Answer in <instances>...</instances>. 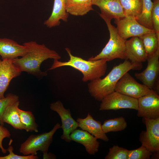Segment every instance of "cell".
<instances>
[{
  "label": "cell",
  "mask_w": 159,
  "mask_h": 159,
  "mask_svg": "<svg viewBox=\"0 0 159 159\" xmlns=\"http://www.w3.org/2000/svg\"><path fill=\"white\" fill-rule=\"evenodd\" d=\"M60 128H61L60 124L57 122L49 132L31 135L21 145L19 152L26 155H37V152L40 151L43 153V158L45 159L49 146L52 142L53 136Z\"/></svg>",
  "instance_id": "obj_5"
},
{
  "label": "cell",
  "mask_w": 159,
  "mask_h": 159,
  "mask_svg": "<svg viewBox=\"0 0 159 159\" xmlns=\"http://www.w3.org/2000/svg\"><path fill=\"white\" fill-rule=\"evenodd\" d=\"M138 100V117L149 119L159 118V95L156 92L153 90Z\"/></svg>",
  "instance_id": "obj_11"
},
{
  "label": "cell",
  "mask_w": 159,
  "mask_h": 159,
  "mask_svg": "<svg viewBox=\"0 0 159 159\" xmlns=\"http://www.w3.org/2000/svg\"><path fill=\"white\" fill-rule=\"evenodd\" d=\"M153 153L143 145L139 148L129 150L128 159H149Z\"/></svg>",
  "instance_id": "obj_28"
},
{
  "label": "cell",
  "mask_w": 159,
  "mask_h": 159,
  "mask_svg": "<svg viewBox=\"0 0 159 159\" xmlns=\"http://www.w3.org/2000/svg\"><path fill=\"white\" fill-rule=\"evenodd\" d=\"M9 152V154L4 156H0V159H38V157L37 155H19L15 154L13 152L14 148L10 144L6 149Z\"/></svg>",
  "instance_id": "obj_31"
},
{
  "label": "cell",
  "mask_w": 159,
  "mask_h": 159,
  "mask_svg": "<svg viewBox=\"0 0 159 159\" xmlns=\"http://www.w3.org/2000/svg\"><path fill=\"white\" fill-rule=\"evenodd\" d=\"M127 123L124 117H120L104 121L102 127L106 134L110 132H116L124 130Z\"/></svg>",
  "instance_id": "obj_25"
},
{
  "label": "cell",
  "mask_w": 159,
  "mask_h": 159,
  "mask_svg": "<svg viewBox=\"0 0 159 159\" xmlns=\"http://www.w3.org/2000/svg\"><path fill=\"white\" fill-rule=\"evenodd\" d=\"M153 91L138 83L128 72L119 80L115 89V91L137 99L150 94Z\"/></svg>",
  "instance_id": "obj_7"
},
{
  "label": "cell",
  "mask_w": 159,
  "mask_h": 159,
  "mask_svg": "<svg viewBox=\"0 0 159 159\" xmlns=\"http://www.w3.org/2000/svg\"><path fill=\"white\" fill-rule=\"evenodd\" d=\"M153 30L159 36V0H154L151 13Z\"/></svg>",
  "instance_id": "obj_30"
},
{
  "label": "cell",
  "mask_w": 159,
  "mask_h": 159,
  "mask_svg": "<svg viewBox=\"0 0 159 159\" xmlns=\"http://www.w3.org/2000/svg\"><path fill=\"white\" fill-rule=\"evenodd\" d=\"M50 109L57 112L60 117L62 122L61 128L63 130L61 138L67 142H70L71 140L70 135L79 127L78 123L72 117L69 109L65 108L60 100L51 103Z\"/></svg>",
  "instance_id": "obj_10"
},
{
  "label": "cell",
  "mask_w": 159,
  "mask_h": 159,
  "mask_svg": "<svg viewBox=\"0 0 159 159\" xmlns=\"http://www.w3.org/2000/svg\"><path fill=\"white\" fill-rule=\"evenodd\" d=\"M26 47L13 40L6 38H0V56L2 60H13L22 57L27 53Z\"/></svg>",
  "instance_id": "obj_16"
},
{
  "label": "cell",
  "mask_w": 159,
  "mask_h": 159,
  "mask_svg": "<svg viewBox=\"0 0 159 159\" xmlns=\"http://www.w3.org/2000/svg\"><path fill=\"white\" fill-rule=\"evenodd\" d=\"M21 72L12 60L0 59V99L5 97L4 92L11 80L20 75Z\"/></svg>",
  "instance_id": "obj_13"
},
{
  "label": "cell",
  "mask_w": 159,
  "mask_h": 159,
  "mask_svg": "<svg viewBox=\"0 0 159 159\" xmlns=\"http://www.w3.org/2000/svg\"><path fill=\"white\" fill-rule=\"evenodd\" d=\"M142 67V63H133L125 59L114 67L103 78L90 81L88 84L89 92L95 100L101 101L105 97L115 91L116 84L125 73L131 70H140Z\"/></svg>",
  "instance_id": "obj_2"
},
{
  "label": "cell",
  "mask_w": 159,
  "mask_h": 159,
  "mask_svg": "<svg viewBox=\"0 0 159 159\" xmlns=\"http://www.w3.org/2000/svg\"><path fill=\"white\" fill-rule=\"evenodd\" d=\"M69 15L66 9L65 0H54L52 13L44 24L49 28L59 26L60 20L67 21Z\"/></svg>",
  "instance_id": "obj_19"
},
{
  "label": "cell",
  "mask_w": 159,
  "mask_h": 159,
  "mask_svg": "<svg viewBox=\"0 0 159 159\" xmlns=\"http://www.w3.org/2000/svg\"><path fill=\"white\" fill-rule=\"evenodd\" d=\"M92 5L97 6L101 13L100 16L112 20L118 19L125 16L119 0H92Z\"/></svg>",
  "instance_id": "obj_14"
},
{
  "label": "cell",
  "mask_w": 159,
  "mask_h": 159,
  "mask_svg": "<svg viewBox=\"0 0 159 159\" xmlns=\"http://www.w3.org/2000/svg\"><path fill=\"white\" fill-rule=\"evenodd\" d=\"M143 119L146 130L141 132L139 140L153 153H159V118Z\"/></svg>",
  "instance_id": "obj_9"
},
{
  "label": "cell",
  "mask_w": 159,
  "mask_h": 159,
  "mask_svg": "<svg viewBox=\"0 0 159 159\" xmlns=\"http://www.w3.org/2000/svg\"><path fill=\"white\" fill-rule=\"evenodd\" d=\"M92 0H65L67 12L72 15L82 16L90 11L92 7Z\"/></svg>",
  "instance_id": "obj_21"
},
{
  "label": "cell",
  "mask_w": 159,
  "mask_h": 159,
  "mask_svg": "<svg viewBox=\"0 0 159 159\" xmlns=\"http://www.w3.org/2000/svg\"><path fill=\"white\" fill-rule=\"evenodd\" d=\"M23 44L27 48V53L21 58L14 59L13 62L21 72H26L38 78L47 75L46 72L40 69L43 62L48 59L59 60L61 58L56 51L49 49L44 44L31 41Z\"/></svg>",
  "instance_id": "obj_1"
},
{
  "label": "cell",
  "mask_w": 159,
  "mask_h": 159,
  "mask_svg": "<svg viewBox=\"0 0 159 159\" xmlns=\"http://www.w3.org/2000/svg\"><path fill=\"white\" fill-rule=\"evenodd\" d=\"M153 2L151 0H143L141 13L136 19L140 24L148 28L153 30L151 19V13Z\"/></svg>",
  "instance_id": "obj_24"
},
{
  "label": "cell",
  "mask_w": 159,
  "mask_h": 159,
  "mask_svg": "<svg viewBox=\"0 0 159 159\" xmlns=\"http://www.w3.org/2000/svg\"><path fill=\"white\" fill-rule=\"evenodd\" d=\"M141 40L148 57L159 48V36L155 32L144 34L139 37Z\"/></svg>",
  "instance_id": "obj_22"
},
{
  "label": "cell",
  "mask_w": 159,
  "mask_h": 159,
  "mask_svg": "<svg viewBox=\"0 0 159 159\" xmlns=\"http://www.w3.org/2000/svg\"><path fill=\"white\" fill-rule=\"evenodd\" d=\"M147 66L140 73L134 74L135 77L143 84L150 89H153L154 84L159 78V48L152 56L147 58Z\"/></svg>",
  "instance_id": "obj_12"
},
{
  "label": "cell",
  "mask_w": 159,
  "mask_h": 159,
  "mask_svg": "<svg viewBox=\"0 0 159 159\" xmlns=\"http://www.w3.org/2000/svg\"><path fill=\"white\" fill-rule=\"evenodd\" d=\"M71 140L82 145L86 152L90 155H94L99 150L100 143L94 136L87 132L76 129L70 135Z\"/></svg>",
  "instance_id": "obj_17"
},
{
  "label": "cell",
  "mask_w": 159,
  "mask_h": 159,
  "mask_svg": "<svg viewBox=\"0 0 159 159\" xmlns=\"http://www.w3.org/2000/svg\"><path fill=\"white\" fill-rule=\"evenodd\" d=\"M65 50L69 56V60L65 62L54 60L53 63L48 70L64 66L72 67L82 73V80L84 82L100 78L105 74L107 68V61L106 59L86 60L73 55L69 48H66Z\"/></svg>",
  "instance_id": "obj_3"
},
{
  "label": "cell",
  "mask_w": 159,
  "mask_h": 159,
  "mask_svg": "<svg viewBox=\"0 0 159 159\" xmlns=\"http://www.w3.org/2000/svg\"><path fill=\"white\" fill-rule=\"evenodd\" d=\"M129 150L117 145L110 148L105 159H128Z\"/></svg>",
  "instance_id": "obj_27"
},
{
  "label": "cell",
  "mask_w": 159,
  "mask_h": 159,
  "mask_svg": "<svg viewBox=\"0 0 159 159\" xmlns=\"http://www.w3.org/2000/svg\"><path fill=\"white\" fill-rule=\"evenodd\" d=\"M20 120L24 130L26 132L38 131V125L35 122V119L32 112L19 110Z\"/></svg>",
  "instance_id": "obj_26"
},
{
  "label": "cell",
  "mask_w": 159,
  "mask_h": 159,
  "mask_svg": "<svg viewBox=\"0 0 159 159\" xmlns=\"http://www.w3.org/2000/svg\"><path fill=\"white\" fill-rule=\"evenodd\" d=\"M76 121L82 130L87 132L97 139L106 142L109 141V138L103 131L101 122L94 119L89 113L85 118H77Z\"/></svg>",
  "instance_id": "obj_18"
},
{
  "label": "cell",
  "mask_w": 159,
  "mask_h": 159,
  "mask_svg": "<svg viewBox=\"0 0 159 159\" xmlns=\"http://www.w3.org/2000/svg\"><path fill=\"white\" fill-rule=\"evenodd\" d=\"M11 135L9 131L3 125L0 124V149L3 153H6L7 151L3 146L2 144L3 140L5 138H9Z\"/></svg>",
  "instance_id": "obj_32"
},
{
  "label": "cell",
  "mask_w": 159,
  "mask_h": 159,
  "mask_svg": "<svg viewBox=\"0 0 159 159\" xmlns=\"http://www.w3.org/2000/svg\"><path fill=\"white\" fill-rule=\"evenodd\" d=\"M19 104V101L9 106L2 114L1 120L4 125L6 123L16 129L22 130L24 127L20 119Z\"/></svg>",
  "instance_id": "obj_20"
},
{
  "label": "cell",
  "mask_w": 159,
  "mask_h": 159,
  "mask_svg": "<svg viewBox=\"0 0 159 159\" xmlns=\"http://www.w3.org/2000/svg\"><path fill=\"white\" fill-rule=\"evenodd\" d=\"M118 33L120 36L125 40L134 37H138L143 34L155 32L154 30L145 27L139 24L134 17L125 16L115 19Z\"/></svg>",
  "instance_id": "obj_8"
},
{
  "label": "cell",
  "mask_w": 159,
  "mask_h": 159,
  "mask_svg": "<svg viewBox=\"0 0 159 159\" xmlns=\"http://www.w3.org/2000/svg\"><path fill=\"white\" fill-rule=\"evenodd\" d=\"M100 111L117 110L123 109L137 110L138 100L114 91L105 97L101 101Z\"/></svg>",
  "instance_id": "obj_6"
},
{
  "label": "cell",
  "mask_w": 159,
  "mask_h": 159,
  "mask_svg": "<svg viewBox=\"0 0 159 159\" xmlns=\"http://www.w3.org/2000/svg\"><path fill=\"white\" fill-rule=\"evenodd\" d=\"M125 16H130L137 19L142 11L143 0H119Z\"/></svg>",
  "instance_id": "obj_23"
},
{
  "label": "cell",
  "mask_w": 159,
  "mask_h": 159,
  "mask_svg": "<svg viewBox=\"0 0 159 159\" xmlns=\"http://www.w3.org/2000/svg\"><path fill=\"white\" fill-rule=\"evenodd\" d=\"M127 59L132 63H142L148 57L142 42L138 37H134L125 42Z\"/></svg>",
  "instance_id": "obj_15"
},
{
  "label": "cell",
  "mask_w": 159,
  "mask_h": 159,
  "mask_svg": "<svg viewBox=\"0 0 159 159\" xmlns=\"http://www.w3.org/2000/svg\"><path fill=\"white\" fill-rule=\"evenodd\" d=\"M18 101H19V96L11 93L7 94L4 98L0 99V124L4 125L1 121V117L6 109L9 105Z\"/></svg>",
  "instance_id": "obj_29"
},
{
  "label": "cell",
  "mask_w": 159,
  "mask_h": 159,
  "mask_svg": "<svg viewBox=\"0 0 159 159\" xmlns=\"http://www.w3.org/2000/svg\"><path fill=\"white\" fill-rule=\"evenodd\" d=\"M100 16L105 22L110 33L109 40L101 52L95 57L92 56L88 60H95L106 59L107 62L115 59H127L125 40L119 35L116 28L112 25L111 20L102 16Z\"/></svg>",
  "instance_id": "obj_4"
}]
</instances>
